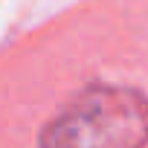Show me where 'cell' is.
<instances>
[{
	"instance_id": "obj_1",
	"label": "cell",
	"mask_w": 148,
	"mask_h": 148,
	"mask_svg": "<svg viewBox=\"0 0 148 148\" xmlns=\"http://www.w3.org/2000/svg\"><path fill=\"white\" fill-rule=\"evenodd\" d=\"M148 99L122 84L82 90L41 134V148H145Z\"/></svg>"
}]
</instances>
